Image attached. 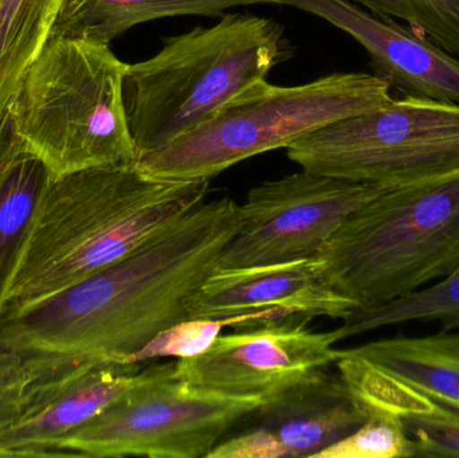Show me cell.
<instances>
[{
	"mask_svg": "<svg viewBox=\"0 0 459 458\" xmlns=\"http://www.w3.org/2000/svg\"><path fill=\"white\" fill-rule=\"evenodd\" d=\"M240 223L231 198L202 202L108 268L0 317V350L19 358L35 381L82 363L126 365L161 331L188 319V301Z\"/></svg>",
	"mask_w": 459,
	"mask_h": 458,
	"instance_id": "cell-1",
	"label": "cell"
},
{
	"mask_svg": "<svg viewBox=\"0 0 459 458\" xmlns=\"http://www.w3.org/2000/svg\"><path fill=\"white\" fill-rule=\"evenodd\" d=\"M210 180H161L136 163L48 177L0 317L50 298L144 244L204 202Z\"/></svg>",
	"mask_w": 459,
	"mask_h": 458,
	"instance_id": "cell-2",
	"label": "cell"
},
{
	"mask_svg": "<svg viewBox=\"0 0 459 458\" xmlns=\"http://www.w3.org/2000/svg\"><path fill=\"white\" fill-rule=\"evenodd\" d=\"M283 29L250 13L221 16L164 38L163 48L126 66L124 102L137 159L209 120L288 56Z\"/></svg>",
	"mask_w": 459,
	"mask_h": 458,
	"instance_id": "cell-3",
	"label": "cell"
},
{
	"mask_svg": "<svg viewBox=\"0 0 459 458\" xmlns=\"http://www.w3.org/2000/svg\"><path fill=\"white\" fill-rule=\"evenodd\" d=\"M126 66L109 45L65 37L50 38L30 65L7 110L19 142L50 179L136 163Z\"/></svg>",
	"mask_w": 459,
	"mask_h": 458,
	"instance_id": "cell-4",
	"label": "cell"
},
{
	"mask_svg": "<svg viewBox=\"0 0 459 458\" xmlns=\"http://www.w3.org/2000/svg\"><path fill=\"white\" fill-rule=\"evenodd\" d=\"M326 284L359 308L444 279L459 265V169L385 188L324 245Z\"/></svg>",
	"mask_w": 459,
	"mask_h": 458,
	"instance_id": "cell-5",
	"label": "cell"
},
{
	"mask_svg": "<svg viewBox=\"0 0 459 458\" xmlns=\"http://www.w3.org/2000/svg\"><path fill=\"white\" fill-rule=\"evenodd\" d=\"M391 91L387 80L363 72L332 73L296 86L259 81L201 125L137 159L136 166L156 179L212 180L246 159L383 107L394 99Z\"/></svg>",
	"mask_w": 459,
	"mask_h": 458,
	"instance_id": "cell-6",
	"label": "cell"
},
{
	"mask_svg": "<svg viewBox=\"0 0 459 458\" xmlns=\"http://www.w3.org/2000/svg\"><path fill=\"white\" fill-rule=\"evenodd\" d=\"M301 169L393 188L459 169V104L402 96L286 148Z\"/></svg>",
	"mask_w": 459,
	"mask_h": 458,
	"instance_id": "cell-7",
	"label": "cell"
},
{
	"mask_svg": "<svg viewBox=\"0 0 459 458\" xmlns=\"http://www.w3.org/2000/svg\"><path fill=\"white\" fill-rule=\"evenodd\" d=\"M175 366L59 441L56 457L206 458L264 403L186 386L175 379Z\"/></svg>",
	"mask_w": 459,
	"mask_h": 458,
	"instance_id": "cell-8",
	"label": "cell"
},
{
	"mask_svg": "<svg viewBox=\"0 0 459 458\" xmlns=\"http://www.w3.org/2000/svg\"><path fill=\"white\" fill-rule=\"evenodd\" d=\"M385 190L307 169L261 183L240 204L242 223L218 269L317 257L345 220Z\"/></svg>",
	"mask_w": 459,
	"mask_h": 458,
	"instance_id": "cell-9",
	"label": "cell"
},
{
	"mask_svg": "<svg viewBox=\"0 0 459 458\" xmlns=\"http://www.w3.org/2000/svg\"><path fill=\"white\" fill-rule=\"evenodd\" d=\"M307 322L290 317L220 336L204 354L177 359L175 379L229 397L275 400L339 359L337 331L315 333Z\"/></svg>",
	"mask_w": 459,
	"mask_h": 458,
	"instance_id": "cell-10",
	"label": "cell"
},
{
	"mask_svg": "<svg viewBox=\"0 0 459 458\" xmlns=\"http://www.w3.org/2000/svg\"><path fill=\"white\" fill-rule=\"evenodd\" d=\"M174 366L140 370L139 365L82 363L32 382L15 421L0 432V457H56L59 441Z\"/></svg>",
	"mask_w": 459,
	"mask_h": 458,
	"instance_id": "cell-11",
	"label": "cell"
},
{
	"mask_svg": "<svg viewBox=\"0 0 459 458\" xmlns=\"http://www.w3.org/2000/svg\"><path fill=\"white\" fill-rule=\"evenodd\" d=\"M254 416L206 458H313L360 428L368 411L342 376L325 370L264 402Z\"/></svg>",
	"mask_w": 459,
	"mask_h": 458,
	"instance_id": "cell-12",
	"label": "cell"
},
{
	"mask_svg": "<svg viewBox=\"0 0 459 458\" xmlns=\"http://www.w3.org/2000/svg\"><path fill=\"white\" fill-rule=\"evenodd\" d=\"M270 309L297 319L345 320L358 307L326 284L317 257L217 268L187 304L188 319L222 320Z\"/></svg>",
	"mask_w": 459,
	"mask_h": 458,
	"instance_id": "cell-13",
	"label": "cell"
},
{
	"mask_svg": "<svg viewBox=\"0 0 459 458\" xmlns=\"http://www.w3.org/2000/svg\"><path fill=\"white\" fill-rule=\"evenodd\" d=\"M318 16L363 46L375 74L402 96L459 104V58L394 21L377 18L351 0H280Z\"/></svg>",
	"mask_w": 459,
	"mask_h": 458,
	"instance_id": "cell-14",
	"label": "cell"
},
{
	"mask_svg": "<svg viewBox=\"0 0 459 458\" xmlns=\"http://www.w3.org/2000/svg\"><path fill=\"white\" fill-rule=\"evenodd\" d=\"M339 376L366 409L393 414L417 446L415 457H459V411L339 355Z\"/></svg>",
	"mask_w": 459,
	"mask_h": 458,
	"instance_id": "cell-15",
	"label": "cell"
},
{
	"mask_svg": "<svg viewBox=\"0 0 459 458\" xmlns=\"http://www.w3.org/2000/svg\"><path fill=\"white\" fill-rule=\"evenodd\" d=\"M340 354L459 411V333L398 335Z\"/></svg>",
	"mask_w": 459,
	"mask_h": 458,
	"instance_id": "cell-16",
	"label": "cell"
},
{
	"mask_svg": "<svg viewBox=\"0 0 459 458\" xmlns=\"http://www.w3.org/2000/svg\"><path fill=\"white\" fill-rule=\"evenodd\" d=\"M280 4V0H65L51 38H81L109 45L132 27L169 18H221L243 5Z\"/></svg>",
	"mask_w": 459,
	"mask_h": 458,
	"instance_id": "cell-17",
	"label": "cell"
},
{
	"mask_svg": "<svg viewBox=\"0 0 459 458\" xmlns=\"http://www.w3.org/2000/svg\"><path fill=\"white\" fill-rule=\"evenodd\" d=\"M48 180L45 166L23 145L0 172V315L35 207Z\"/></svg>",
	"mask_w": 459,
	"mask_h": 458,
	"instance_id": "cell-18",
	"label": "cell"
},
{
	"mask_svg": "<svg viewBox=\"0 0 459 458\" xmlns=\"http://www.w3.org/2000/svg\"><path fill=\"white\" fill-rule=\"evenodd\" d=\"M65 0H0V116L50 40Z\"/></svg>",
	"mask_w": 459,
	"mask_h": 458,
	"instance_id": "cell-19",
	"label": "cell"
},
{
	"mask_svg": "<svg viewBox=\"0 0 459 458\" xmlns=\"http://www.w3.org/2000/svg\"><path fill=\"white\" fill-rule=\"evenodd\" d=\"M337 328L340 341L377 328L404 323H438L444 330H459V265L431 287L388 303L355 309Z\"/></svg>",
	"mask_w": 459,
	"mask_h": 458,
	"instance_id": "cell-20",
	"label": "cell"
},
{
	"mask_svg": "<svg viewBox=\"0 0 459 458\" xmlns=\"http://www.w3.org/2000/svg\"><path fill=\"white\" fill-rule=\"evenodd\" d=\"M290 319L280 311L251 312L230 319H187L161 331L150 343L126 360V365H139L161 358H193L212 346L226 327H256L266 323Z\"/></svg>",
	"mask_w": 459,
	"mask_h": 458,
	"instance_id": "cell-21",
	"label": "cell"
},
{
	"mask_svg": "<svg viewBox=\"0 0 459 458\" xmlns=\"http://www.w3.org/2000/svg\"><path fill=\"white\" fill-rule=\"evenodd\" d=\"M385 21L407 29L459 58V0H351Z\"/></svg>",
	"mask_w": 459,
	"mask_h": 458,
	"instance_id": "cell-22",
	"label": "cell"
},
{
	"mask_svg": "<svg viewBox=\"0 0 459 458\" xmlns=\"http://www.w3.org/2000/svg\"><path fill=\"white\" fill-rule=\"evenodd\" d=\"M367 411L360 428L313 458H415L417 446L396 417L377 409Z\"/></svg>",
	"mask_w": 459,
	"mask_h": 458,
	"instance_id": "cell-23",
	"label": "cell"
},
{
	"mask_svg": "<svg viewBox=\"0 0 459 458\" xmlns=\"http://www.w3.org/2000/svg\"><path fill=\"white\" fill-rule=\"evenodd\" d=\"M32 382L21 359L0 350V432L15 421Z\"/></svg>",
	"mask_w": 459,
	"mask_h": 458,
	"instance_id": "cell-24",
	"label": "cell"
},
{
	"mask_svg": "<svg viewBox=\"0 0 459 458\" xmlns=\"http://www.w3.org/2000/svg\"><path fill=\"white\" fill-rule=\"evenodd\" d=\"M21 142L13 132L10 113L5 109L0 116V172L4 169L13 153L21 148Z\"/></svg>",
	"mask_w": 459,
	"mask_h": 458,
	"instance_id": "cell-25",
	"label": "cell"
}]
</instances>
